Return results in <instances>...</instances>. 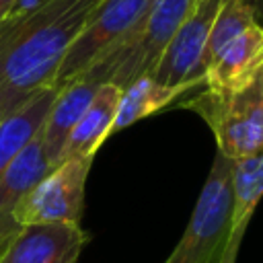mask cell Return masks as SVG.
<instances>
[{
    "label": "cell",
    "mask_w": 263,
    "mask_h": 263,
    "mask_svg": "<svg viewBox=\"0 0 263 263\" xmlns=\"http://www.w3.org/2000/svg\"><path fill=\"white\" fill-rule=\"evenodd\" d=\"M88 234L74 222L21 226L0 251V263H76Z\"/></svg>",
    "instance_id": "ba28073f"
},
{
    "label": "cell",
    "mask_w": 263,
    "mask_h": 263,
    "mask_svg": "<svg viewBox=\"0 0 263 263\" xmlns=\"http://www.w3.org/2000/svg\"><path fill=\"white\" fill-rule=\"evenodd\" d=\"M238 249H240V245H236V242H230V247H228V251H226V255H224L222 263H236V255H238Z\"/></svg>",
    "instance_id": "ac0fdd59"
},
{
    "label": "cell",
    "mask_w": 263,
    "mask_h": 263,
    "mask_svg": "<svg viewBox=\"0 0 263 263\" xmlns=\"http://www.w3.org/2000/svg\"><path fill=\"white\" fill-rule=\"evenodd\" d=\"M21 0H0V23L4 18H8L10 14L16 12V6H18Z\"/></svg>",
    "instance_id": "e0dca14e"
},
{
    "label": "cell",
    "mask_w": 263,
    "mask_h": 263,
    "mask_svg": "<svg viewBox=\"0 0 263 263\" xmlns=\"http://www.w3.org/2000/svg\"><path fill=\"white\" fill-rule=\"evenodd\" d=\"M33 2H35V0H33Z\"/></svg>",
    "instance_id": "ffe728a7"
},
{
    "label": "cell",
    "mask_w": 263,
    "mask_h": 263,
    "mask_svg": "<svg viewBox=\"0 0 263 263\" xmlns=\"http://www.w3.org/2000/svg\"><path fill=\"white\" fill-rule=\"evenodd\" d=\"M121 99V88L115 84H101L82 113V117L76 121L72 127L62 158H72V156H95L97 150L103 146V142L111 136V125L117 113V105Z\"/></svg>",
    "instance_id": "7c38bea8"
},
{
    "label": "cell",
    "mask_w": 263,
    "mask_h": 263,
    "mask_svg": "<svg viewBox=\"0 0 263 263\" xmlns=\"http://www.w3.org/2000/svg\"><path fill=\"white\" fill-rule=\"evenodd\" d=\"M101 84H95L82 76L58 86V95L49 107V113L39 129L41 142L45 148V156L51 166H55L62 158L66 140L76 125V121L82 117L86 107L90 105L97 88Z\"/></svg>",
    "instance_id": "8fae6325"
},
{
    "label": "cell",
    "mask_w": 263,
    "mask_h": 263,
    "mask_svg": "<svg viewBox=\"0 0 263 263\" xmlns=\"http://www.w3.org/2000/svg\"><path fill=\"white\" fill-rule=\"evenodd\" d=\"M183 107L193 109L210 125L220 154L230 160L263 150V72L232 95L203 88Z\"/></svg>",
    "instance_id": "277c9868"
},
{
    "label": "cell",
    "mask_w": 263,
    "mask_h": 263,
    "mask_svg": "<svg viewBox=\"0 0 263 263\" xmlns=\"http://www.w3.org/2000/svg\"><path fill=\"white\" fill-rule=\"evenodd\" d=\"M263 72V25L255 23L234 37L208 66L201 84L216 95H232Z\"/></svg>",
    "instance_id": "9c48e42d"
},
{
    "label": "cell",
    "mask_w": 263,
    "mask_h": 263,
    "mask_svg": "<svg viewBox=\"0 0 263 263\" xmlns=\"http://www.w3.org/2000/svg\"><path fill=\"white\" fill-rule=\"evenodd\" d=\"M232 208H230V242L240 245L245 230L263 197V150L232 160Z\"/></svg>",
    "instance_id": "5bb4252c"
},
{
    "label": "cell",
    "mask_w": 263,
    "mask_h": 263,
    "mask_svg": "<svg viewBox=\"0 0 263 263\" xmlns=\"http://www.w3.org/2000/svg\"><path fill=\"white\" fill-rule=\"evenodd\" d=\"M220 2L222 0H195L191 12L171 37L152 72L158 84L183 92L201 84V55Z\"/></svg>",
    "instance_id": "52a82bcc"
},
{
    "label": "cell",
    "mask_w": 263,
    "mask_h": 263,
    "mask_svg": "<svg viewBox=\"0 0 263 263\" xmlns=\"http://www.w3.org/2000/svg\"><path fill=\"white\" fill-rule=\"evenodd\" d=\"M154 2L156 0H101L66 51L53 86H62L78 78L97 58H101L138 21H142Z\"/></svg>",
    "instance_id": "8992f818"
},
{
    "label": "cell",
    "mask_w": 263,
    "mask_h": 263,
    "mask_svg": "<svg viewBox=\"0 0 263 263\" xmlns=\"http://www.w3.org/2000/svg\"><path fill=\"white\" fill-rule=\"evenodd\" d=\"M232 160L216 152L189 222L164 263H222L230 247Z\"/></svg>",
    "instance_id": "3957f363"
},
{
    "label": "cell",
    "mask_w": 263,
    "mask_h": 263,
    "mask_svg": "<svg viewBox=\"0 0 263 263\" xmlns=\"http://www.w3.org/2000/svg\"><path fill=\"white\" fill-rule=\"evenodd\" d=\"M95 156H72L60 160L37 181L14 208V222L45 224L74 222L80 224L84 212V189Z\"/></svg>",
    "instance_id": "5b68a950"
},
{
    "label": "cell",
    "mask_w": 263,
    "mask_h": 263,
    "mask_svg": "<svg viewBox=\"0 0 263 263\" xmlns=\"http://www.w3.org/2000/svg\"><path fill=\"white\" fill-rule=\"evenodd\" d=\"M195 0H156L113 47L97 58L80 76L95 84H115L121 90L142 76H152L162 51Z\"/></svg>",
    "instance_id": "7a4b0ae2"
},
{
    "label": "cell",
    "mask_w": 263,
    "mask_h": 263,
    "mask_svg": "<svg viewBox=\"0 0 263 263\" xmlns=\"http://www.w3.org/2000/svg\"><path fill=\"white\" fill-rule=\"evenodd\" d=\"M0 119H2V111H0Z\"/></svg>",
    "instance_id": "d6986e66"
},
{
    "label": "cell",
    "mask_w": 263,
    "mask_h": 263,
    "mask_svg": "<svg viewBox=\"0 0 263 263\" xmlns=\"http://www.w3.org/2000/svg\"><path fill=\"white\" fill-rule=\"evenodd\" d=\"M101 0H35L0 23V111L53 86L62 60Z\"/></svg>",
    "instance_id": "6da1fadb"
},
{
    "label": "cell",
    "mask_w": 263,
    "mask_h": 263,
    "mask_svg": "<svg viewBox=\"0 0 263 263\" xmlns=\"http://www.w3.org/2000/svg\"><path fill=\"white\" fill-rule=\"evenodd\" d=\"M58 86H45L31 95L18 109L0 119V177L21 154V150L39 134Z\"/></svg>",
    "instance_id": "4fadbf2b"
},
{
    "label": "cell",
    "mask_w": 263,
    "mask_h": 263,
    "mask_svg": "<svg viewBox=\"0 0 263 263\" xmlns=\"http://www.w3.org/2000/svg\"><path fill=\"white\" fill-rule=\"evenodd\" d=\"M255 8L249 0H222L220 8L214 16V23L208 33V41L201 55V74H205L208 66L214 58L245 29L255 25Z\"/></svg>",
    "instance_id": "2e32d148"
},
{
    "label": "cell",
    "mask_w": 263,
    "mask_h": 263,
    "mask_svg": "<svg viewBox=\"0 0 263 263\" xmlns=\"http://www.w3.org/2000/svg\"><path fill=\"white\" fill-rule=\"evenodd\" d=\"M181 95L183 90L162 86L152 76H142L134 80L129 86L121 90V99H119L117 113L111 125V134L121 132L148 115H154L156 111L164 109Z\"/></svg>",
    "instance_id": "9a60e30c"
},
{
    "label": "cell",
    "mask_w": 263,
    "mask_h": 263,
    "mask_svg": "<svg viewBox=\"0 0 263 263\" xmlns=\"http://www.w3.org/2000/svg\"><path fill=\"white\" fill-rule=\"evenodd\" d=\"M49 171L51 164L45 156L41 134H37L0 177V251L8 242V238L21 228L12 218L16 203Z\"/></svg>",
    "instance_id": "30bf717a"
}]
</instances>
